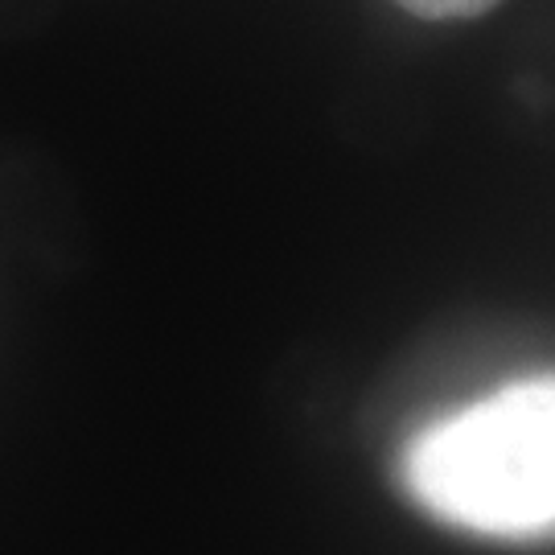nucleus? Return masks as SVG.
<instances>
[{"label":"nucleus","mask_w":555,"mask_h":555,"mask_svg":"<svg viewBox=\"0 0 555 555\" xmlns=\"http://www.w3.org/2000/svg\"><path fill=\"white\" fill-rule=\"evenodd\" d=\"M428 515L486 539L555 535V375L518 378L437 420L403 453Z\"/></svg>","instance_id":"f257e3e1"},{"label":"nucleus","mask_w":555,"mask_h":555,"mask_svg":"<svg viewBox=\"0 0 555 555\" xmlns=\"http://www.w3.org/2000/svg\"><path fill=\"white\" fill-rule=\"evenodd\" d=\"M498 0H399V9H408L412 17L424 21H465L490 13Z\"/></svg>","instance_id":"f03ea898"}]
</instances>
